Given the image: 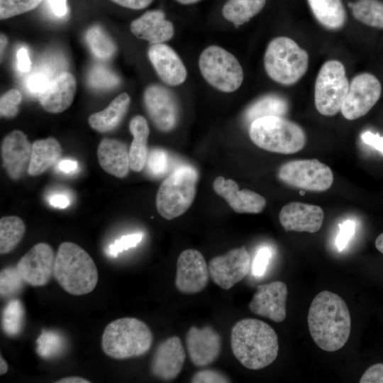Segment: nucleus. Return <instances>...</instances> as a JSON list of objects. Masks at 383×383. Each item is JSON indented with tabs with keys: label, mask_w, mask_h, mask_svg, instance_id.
Returning <instances> with one entry per match:
<instances>
[{
	"label": "nucleus",
	"mask_w": 383,
	"mask_h": 383,
	"mask_svg": "<svg viewBox=\"0 0 383 383\" xmlns=\"http://www.w3.org/2000/svg\"><path fill=\"white\" fill-rule=\"evenodd\" d=\"M339 227L340 231L335 239V245L339 251H342L355 233V223L351 220H348L341 223Z\"/></svg>",
	"instance_id": "49530a36"
},
{
	"label": "nucleus",
	"mask_w": 383,
	"mask_h": 383,
	"mask_svg": "<svg viewBox=\"0 0 383 383\" xmlns=\"http://www.w3.org/2000/svg\"><path fill=\"white\" fill-rule=\"evenodd\" d=\"M97 157L100 166L107 173L118 178L128 174L129 152L123 142L104 138L99 145Z\"/></svg>",
	"instance_id": "393cba45"
},
{
	"label": "nucleus",
	"mask_w": 383,
	"mask_h": 383,
	"mask_svg": "<svg viewBox=\"0 0 383 383\" xmlns=\"http://www.w3.org/2000/svg\"><path fill=\"white\" fill-rule=\"evenodd\" d=\"M309 55L292 39L277 37L268 44L264 65L268 76L283 85L296 83L306 72Z\"/></svg>",
	"instance_id": "423d86ee"
},
{
	"label": "nucleus",
	"mask_w": 383,
	"mask_h": 383,
	"mask_svg": "<svg viewBox=\"0 0 383 383\" xmlns=\"http://www.w3.org/2000/svg\"><path fill=\"white\" fill-rule=\"evenodd\" d=\"M21 101V94L18 89H12L6 91L0 100L1 116L13 118L18 113V105Z\"/></svg>",
	"instance_id": "79ce46f5"
},
{
	"label": "nucleus",
	"mask_w": 383,
	"mask_h": 383,
	"mask_svg": "<svg viewBox=\"0 0 383 383\" xmlns=\"http://www.w3.org/2000/svg\"><path fill=\"white\" fill-rule=\"evenodd\" d=\"M9 369L8 364L5 361V360L2 357V356H0V374H4L7 372Z\"/></svg>",
	"instance_id": "13d9d810"
},
{
	"label": "nucleus",
	"mask_w": 383,
	"mask_h": 383,
	"mask_svg": "<svg viewBox=\"0 0 383 383\" xmlns=\"http://www.w3.org/2000/svg\"><path fill=\"white\" fill-rule=\"evenodd\" d=\"M113 2L133 9H142L150 4L152 0H111Z\"/></svg>",
	"instance_id": "5fc2aeb1"
},
{
	"label": "nucleus",
	"mask_w": 383,
	"mask_h": 383,
	"mask_svg": "<svg viewBox=\"0 0 383 383\" xmlns=\"http://www.w3.org/2000/svg\"><path fill=\"white\" fill-rule=\"evenodd\" d=\"M26 232V226L18 216H4L0 220V252L12 251L21 242Z\"/></svg>",
	"instance_id": "2f4dec72"
},
{
	"label": "nucleus",
	"mask_w": 383,
	"mask_h": 383,
	"mask_svg": "<svg viewBox=\"0 0 383 383\" xmlns=\"http://www.w3.org/2000/svg\"><path fill=\"white\" fill-rule=\"evenodd\" d=\"M323 218L321 207L301 202L284 206L279 214V222L287 231L316 233L321 229Z\"/></svg>",
	"instance_id": "6ab92c4d"
},
{
	"label": "nucleus",
	"mask_w": 383,
	"mask_h": 383,
	"mask_svg": "<svg viewBox=\"0 0 383 383\" xmlns=\"http://www.w3.org/2000/svg\"><path fill=\"white\" fill-rule=\"evenodd\" d=\"M289 109L286 99L277 94L264 96L253 102L246 110L245 118L251 123L255 120L266 116L283 117Z\"/></svg>",
	"instance_id": "c756f323"
},
{
	"label": "nucleus",
	"mask_w": 383,
	"mask_h": 383,
	"mask_svg": "<svg viewBox=\"0 0 383 383\" xmlns=\"http://www.w3.org/2000/svg\"><path fill=\"white\" fill-rule=\"evenodd\" d=\"M146 164L150 174L154 177H162L168 170V155L162 149H152L148 154Z\"/></svg>",
	"instance_id": "ea45409f"
},
{
	"label": "nucleus",
	"mask_w": 383,
	"mask_h": 383,
	"mask_svg": "<svg viewBox=\"0 0 383 383\" xmlns=\"http://www.w3.org/2000/svg\"><path fill=\"white\" fill-rule=\"evenodd\" d=\"M53 275L65 291L77 296L92 292L99 279L93 259L83 248L72 242H64L59 246Z\"/></svg>",
	"instance_id": "7ed1b4c3"
},
{
	"label": "nucleus",
	"mask_w": 383,
	"mask_h": 383,
	"mask_svg": "<svg viewBox=\"0 0 383 383\" xmlns=\"http://www.w3.org/2000/svg\"><path fill=\"white\" fill-rule=\"evenodd\" d=\"M360 383H383V363L371 365L363 373Z\"/></svg>",
	"instance_id": "de8ad7c7"
},
{
	"label": "nucleus",
	"mask_w": 383,
	"mask_h": 383,
	"mask_svg": "<svg viewBox=\"0 0 383 383\" xmlns=\"http://www.w3.org/2000/svg\"><path fill=\"white\" fill-rule=\"evenodd\" d=\"M361 138L365 143L372 146L383 155V137L367 131L362 134Z\"/></svg>",
	"instance_id": "09e8293b"
},
{
	"label": "nucleus",
	"mask_w": 383,
	"mask_h": 383,
	"mask_svg": "<svg viewBox=\"0 0 383 383\" xmlns=\"http://www.w3.org/2000/svg\"><path fill=\"white\" fill-rule=\"evenodd\" d=\"M250 257L245 246L234 248L211 260L209 271L213 282L228 290L249 272Z\"/></svg>",
	"instance_id": "f8f14e48"
},
{
	"label": "nucleus",
	"mask_w": 383,
	"mask_h": 383,
	"mask_svg": "<svg viewBox=\"0 0 383 383\" xmlns=\"http://www.w3.org/2000/svg\"><path fill=\"white\" fill-rule=\"evenodd\" d=\"M88 83L94 89L108 90L118 86L120 79L107 67L97 65L89 72Z\"/></svg>",
	"instance_id": "c9c22d12"
},
{
	"label": "nucleus",
	"mask_w": 383,
	"mask_h": 383,
	"mask_svg": "<svg viewBox=\"0 0 383 383\" xmlns=\"http://www.w3.org/2000/svg\"><path fill=\"white\" fill-rule=\"evenodd\" d=\"M231 344L236 359L246 368L257 370L272 363L278 355V336L267 323L244 318L232 328Z\"/></svg>",
	"instance_id": "f03ea898"
},
{
	"label": "nucleus",
	"mask_w": 383,
	"mask_h": 383,
	"mask_svg": "<svg viewBox=\"0 0 383 383\" xmlns=\"http://www.w3.org/2000/svg\"><path fill=\"white\" fill-rule=\"evenodd\" d=\"M186 359L180 338L170 337L157 347L150 364L152 374L162 380L174 379L181 372Z\"/></svg>",
	"instance_id": "f3484780"
},
{
	"label": "nucleus",
	"mask_w": 383,
	"mask_h": 383,
	"mask_svg": "<svg viewBox=\"0 0 383 383\" xmlns=\"http://www.w3.org/2000/svg\"><path fill=\"white\" fill-rule=\"evenodd\" d=\"M197 179L193 167L184 165L177 168L158 189L156 206L159 213L167 220L183 214L195 198Z\"/></svg>",
	"instance_id": "0eeeda50"
},
{
	"label": "nucleus",
	"mask_w": 383,
	"mask_h": 383,
	"mask_svg": "<svg viewBox=\"0 0 383 383\" xmlns=\"http://www.w3.org/2000/svg\"><path fill=\"white\" fill-rule=\"evenodd\" d=\"M213 188L236 213H258L266 206V200L262 196L248 189L239 190L238 184L232 179L218 176L213 182Z\"/></svg>",
	"instance_id": "412c9836"
},
{
	"label": "nucleus",
	"mask_w": 383,
	"mask_h": 383,
	"mask_svg": "<svg viewBox=\"0 0 383 383\" xmlns=\"http://www.w3.org/2000/svg\"><path fill=\"white\" fill-rule=\"evenodd\" d=\"M317 21L325 28L338 30L346 21V13L341 0H308Z\"/></svg>",
	"instance_id": "c85d7f7f"
},
{
	"label": "nucleus",
	"mask_w": 383,
	"mask_h": 383,
	"mask_svg": "<svg viewBox=\"0 0 383 383\" xmlns=\"http://www.w3.org/2000/svg\"><path fill=\"white\" fill-rule=\"evenodd\" d=\"M309 332L315 343L327 352H335L347 343L351 317L345 301L324 290L312 300L307 316Z\"/></svg>",
	"instance_id": "f257e3e1"
},
{
	"label": "nucleus",
	"mask_w": 383,
	"mask_h": 383,
	"mask_svg": "<svg viewBox=\"0 0 383 383\" xmlns=\"http://www.w3.org/2000/svg\"><path fill=\"white\" fill-rule=\"evenodd\" d=\"M199 67L205 80L223 92L235 91L243 81V68L237 58L217 45L209 46L201 52Z\"/></svg>",
	"instance_id": "6e6552de"
},
{
	"label": "nucleus",
	"mask_w": 383,
	"mask_h": 383,
	"mask_svg": "<svg viewBox=\"0 0 383 383\" xmlns=\"http://www.w3.org/2000/svg\"><path fill=\"white\" fill-rule=\"evenodd\" d=\"M131 99L123 92L116 97L104 110L93 113L89 118L90 126L99 132H107L115 128L127 112Z\"/></svg>",
	"instance_id": "cd10ccee"
},
{
	"label": "nucleus",
	"mask_w": 383,
	"mask_h": 383,
	"mask_svg": "<svg viewBox=\"0 0 383 383\" xmlns=\"http://www.w3.org/2000/svg\"><path fill=\"white\" fill-rule=\"evenodd\" d=\"M209 267L202 254L187 249L179 255L175 286L182 293L193 294L201 292L209 282Z\"/></svg>",
	"instance_id": "ddd939ff"
},
{
	"label": "nucleus",
	"mask_w": 383,
	"mask_h": 383,
	"mask_svg": "<svg viewBox=\"0 0 383 383\" xmlns=\"http://www.w3.org/2000/svg\"><path fill=\"white\" fill-rule=\"evenodd\" d=\"M287 287L282 282L274 281L258 285L249 304V309L257 316L276 323L282 322L287 315Z\"/></svg>",
	"instance_id": "2eb2a0df"
},
{
	"label": "nucleus",
	"mask_w": 383,
	"mask_h": 383,
	"mask_svg": "<svg viewBox=\"0 0 383 383\" xmlns=\"http://www.w3.org/2000/svg\"><path fill=\"white\" fill-rule=\"evenodd\" d=\"M354 17L361 23L383 29V2L379 0H357L349 4Z\"/></svg>",
	"instance_id": "473e14b6"
},
{
	"label": "nucleus",
	"mask_w": 383,
	"mask_h": 383,
	"mask_svg": "<svg viewBox=\"0 0 383 383\" xmlns=\"http://www.w3.org/2000/svg\"><path fill=\"white\" fill-rule=\"evenodd\" d=\"M143 237L142 233L123 235L106 247V254L110 257H116L120 252L135 247L142 240Z\"/></svg>",
	"instance_id": "a19ab883"
},
{
	"label": "nucleus",
	"mask_w": 383,
	"mask_h": 383,
	"mask_svg": "<svg viewBox=\"0 0 383 383\" xmlns=\"http://www.w3.org/2000/svg\"><path fill=\"white\" fill-rule=\"evenodd\" d=\"M7 43H8V40H7V38L6 37L3 35V34H1V55H2V52L6 47V45H7Z\"/></svg>",
	"instance_id": "bf43d9fd"
},
{
	"label": "nucleus",
	"mask_w": 383,
	"mask_h": 383,
	"mask_svg": "<svg viewBox=\"0 0 383 383\" xmlns=\"http://www.w3.org/2000/svg\"><path fill=\"white\" fill-rule=\"evenodd\" d=\"M62 155V148L54 138L35 140L32 145V153L28 169V174L38 176L57 163Z\"/></svg>",
	"instance_id": "a878e982"
},
{
	"label": "nucleus",
	"mask_w": 383,
	"mask_h": 383,
	"mask_svg": "<svg viewBox=\"0 0 383 383\" xmlns=\"http://www.w3.org/2000/svg\"><path fill=\"white\" fill-rule=\"evenodd\" d=\"M56 383H89L90 381L80 377H67L55 382Z\"/></svg>",
	"instance_id": "6e6d98bb"
},
{
	"label": "nucleus",
	"mask_w": 383,
	"mask_h": 383,
	"mask_svg": "<svg viewBox=\"0 0 383 383\" xmlns=\"http://www.w3.org/2000/svg\"><path fill=\"white\" fill-rule=\"evenodd\" d=\"M50 205L57 209H65L70 205V199L64 194H55L48 199Z\"/></svg>",
	"instance_id": "864d4df0"
},
{
	"label": "nucleus",
	"mask_w": 383,
	"mask_h": 383,
	"mask_svg": "<svg viewBox=\"0 0 383 383\" xmlns=\"http://www.w3.org/2000/svg\"><path fill=\"white\" fill-rule=\"evenodd\" d=\"M57 169L64 174H75L79 169V165L76 160L72 159H63L58 161Z\"/></svg>",
	"instance_id": "603ef678"
},
{
	"label": "nucleus",
	"mask_w": 383,
	"mask_h": 383,
	"mask_svg": "<svg viewBox=\"0 0 383 383\" xmlns=\"http://www.w3.org/2000/svg\"><path fill=\"white\" fill-rule=\"evenodd\" d=\"M55 257L52 248L40 243L31 248L16 267L25 282L33 287L45 285L54 273Z\"/></svg>",
	"instance_id": "4468645a"
},
{
	"label": "nucleus",
	"mask_w": 383,
	"mask_h": 383,
	"mask_svg": "<svg viewBox=\"0 0 383 383\" xmlns=\"http://www.w3.org/2000/svg\"><path fill=\"white\" fill-rule=\"evenodd\" d=\"M52 13L57 17L61 18L67 13L66 0H47Z\"/></svg>",
	"instance_id": "3c124183"
},
{
	"label": "nucleus",
	"mask_w": 383,
	"mask_h": 383,
	"mask_svg": "<svg viewBox=\"0 0 383 383\" xmlns=\"http://www.w3.org/2000/svg\"><path fill=\"white\" fill-rule=\"evenodd\" d=\"M36 344L38 354L43 358H50L59 354L63 347V340L58 333L43 330Z\"/></svg>",
	"instance_id": "e433bc0d"
},
{
	"label": "nucleus",
	"mask_w": 383,
	"mask_h": 383,
	"mask_svg": "<svg viewBox=\"0 0 383 383\" xmlns=\"http://www.w3.org/2000/svg\"><path fill=\"white\" fill-rule=\"evenodd\" d=\"M265 2L266 0H229L224 5L222 13L228 21L239 26L257 14Z\"/></svg>",
	"instance_id": "7c9ffc66"
},
{
	"label": "nucleus",
	"mask_w": 383,
	"mask_h": 383,
	"mask_svg": "<svg viewBox=\"0 0 383 383\" xmlns=\"http://www.w3.org/2000/svg\"><path fill=\"white\" fill-rule=\"evenodd\" d=\"M26 283L19 273L17 267H8L0 273V292L2 297L9 296L18 293Z\"/></svg>",
	"instance_id": "4c0bfd02"
},
{
	"label": "nucleus",
	"mask_w": 383,
	"mask_h": 383,
	"mask_svg": "<svg viewBox=\"0 0 383 383\" xmlns=\"http://www.w3.org/2000/svg\"><path fill=\"white\" fill-rule=\"evenodd\" d=\"M86 39L92 53L100 59H109L116 52V47L113 40L98 26H92L87 30Z\"/></svg>",
	"instance_id": "72a5a7b5"
},
{
	"label": "nucleus",
	"mask_w": 383,
	"mask_h": 383,
	"mask_svg": "<svg viewBox=\"0 0 383 383\" xmlns=\"http://www.w3.org/2000/svg\"><path fill=\"white\" fill-rule=\"evenodd\" d=\"M144 103L150 119L158 130L168 132L175 127L178 108L170 90L160 85H150L145 91Z\"/></svg>",
	"instance_id": "dca6fc26"
},
{
	"label": "nucleus",
	"mask_w": 383,
	"mask_h": 383,
	"mask_svg": "<svg viewBox=\"0 0 383 383\" xmlns=\"http://www.w3.org/2000/svg\"><path fill=\"white\" fill-rule=\"evenodd\" d=\"M193 383L229 382V379L223 373L214 370H203L197 372L192 377Z\"/></svg>",
	"instance_id": "a18cd8bd"
},
{
	"label": "nucleus",
	"mask_w": 383,
	"mask_h": 383,
	"mask_svg": "<svg viewBox=\"0 0 383 383\" xmlns=\"http://www.w3.org/2000/svg\"><path fill=\"white\" fill-rule=\"evenodd\" d=\"M374 244L376 248L383 254V233L378 235Z\"/></svg>",
	"instance_id": "4d7b16f0"
},
{
	"label": "nucleus",
	"mask_w": 383,
	"mask_h": 383,
	"mask_svg": "<svg viewBox=\"0 0 383 383\" xmlns=\"http://www.w3.org/2000/svg\"><path fill=\"white\" fill-rule=\"evenodd\" d=\"M51 81L46 72H38L27 79L26 86L30 93L40 97L46 91Z\"/></svg>",
	"instance_id": "37998d69"
},
{
	"label": "nucleus",
	"mask_w": 383,
	"mask_h": 383,
	"mask_svg": "<svg viewBox=\"0 0 383 383\" xmlns=\"http://www.w3.org/2000/svg\"><path fill=\"white\" fill-rule=\"evenodd\" d=\"M24 309L18 299L10 301L5 306L2 313V328L9 336L18 335L22 328Z\"/></svg>",
	"instance_id": "f704fd0d"
},
{
	"label": "nucleus",
	"mask_w": 383,
	"mask_h": 383,
	"mask_svg": "<svg viewBox=\"0 0 383 383\" xmlns=\"http://www.w3.org/2000/svg\"><path fill=\"white\" fill-rule=\"evenodd\" d=\"M17 67L22 72H27L30 70L31 62L26 48H21L16 53Z\"/></svg>",
	"instance_id": "8fccbe9b"
},
{
	"label": "nucleus",
	"mask_w": 383,
	"mask_h": 383,
	"mask_svg": "<svg viewBox=\"0 0 383 383\" xmlns=\"http://www.w3.org/2000/svg\"><path fill=\"white\" fill-rule=\"evenodd\" d=\"M344 65L331 60L321 67L315 83V105L322 115L332 116L340 111L349 89Z\"/></svg>",
	"instance_id": "1a4fd4ad"
},
{
	"label": "nucleus",
	"mask_w": 383,
	"mask_h": 383,
	"mask_svg": "<svg viewBox=\"0 0 383 383\" xmlns=\"http://www.w3.org/2000/svg\"><path fill=\"white\" fill-rule=\"evenodd\" d=\"M153 335L143 321L133 317L116 319L105 328L101 347L106 355L118 360L136 357L151 348Z\"/></svg>",
	"instance_id": "20e7f679"
},
{
	"label": "nucleus",
	"mask_w": 383,
	"mask_h": 383,
	"mask_svg": "<svg viewBox=\"0 0 383 383\" xmlns=\"http://www.w3.org/2000/svg\"><path fill=\"white\" fill-rule=\"evenodd\" d=\"M186 345L189 358L197 367L214 362L221 350V338L211 326H192L186 335Z\"/></svg>",
	"instance_id": "a211bd4d"
},
{
	"label": "nucleus",
	"mask_w": 383,
	"mask_h": 383,
	"mask_svg": "<svg viewBox=\"0 0 383 383\" xmlns=\"http://www.w3.org/2000/svg\"><path fill=\"white\" fill-rule=\"evenodd\" d=\"M42 0H0V18H9L34 9Z\"/></svg>",
	"instance_id": "58836bf2"
},
{
	"label": "nucleus",
	"mask_w": 383,
	"mask_h": 383,
	"mask_svg": "<svg viewBox=\"0 0 383 383\" xmlns=\"http://www.w3.org/2000/svg\"><path fill=\"white\" fill-rule=\"evenodd\" d=\"M130 28L132 33L137 38L152 44L167 41L174 35L172 23L165 19L162 11L158 10L145 13L134 20Z\"/></svg>",
	"instance_id": "b1692460"
},
{
	"label": "nucleus",
	"mask_w": 383,
	"mask_h": 383,
	"mask_svg": "<svg viewBox=\"0 0 383 383\" xmlns=\"http://www.w3.org/2000/svg\"><path fill=\"white\" fill-rule=\"evenodd\" d=\"M1 157L8 175L19 179L28 170L32 153V145L26 135L16 130L9 133L1 144Z\"/></svg>",
	"instance_id": "aec40b11"
},
{
	"label": "nucleus",
	"mask_w": 383,
	"mask_h": 383,
	"mask_svg": "<svg viewBox=\"0 0 383 383\" xmlns=\"http://www.w3.org/2000/svg\"><path fill=\"white\" fill-rule=\"evenodd\" d=\"M76 92V81L72 74L63 72L52 79L39 97L43 108L49 113H58L72 104Z\"/></svg>",
	"instance_id": "5701e85b"
},
{
	"label": "nucleus",
	"mask_w": 383,
	"mask_h": 383,
	"mask_svg": "<svg viewBox=\"0 0 383 383\" xmlns=\"http://www.w3.org/2000/svg\"><path fill=\"white\" fill-rule=\"evenodd\" d=\"M277 176L289 187L311 192L326 191L333 182L331 168L317 159L289 161L279 168Z\"/></svg>",
	"instance_id": "9d476101"
},
{
	"label": "nucleus",
	"mask_w": 383,
	"mask_h": 383,
	"mask_svg": "<svg viewBox=\"0 0 383 383\" xmlns=\"http://www.w3.org/2000/svg\"><path fill=\"white\" fill-rule=\"evenodd\" d=\"M272 251L267 247H261L256 252L252 262V273L256 277L262 276L269 265Z\"/></svg>",
	"instance_id": "c03bdc74"
},
{
	"label": "nucleus",
	"mask_w": 383,
	"mask_h": 383,
	"mask_svg": "<svg viewBox=\"0 0 383 383\" xmlns=\"http://www.w3.org/2000/svg\"><path fill=\"white\" fill-rule=\"evenodd\" d=\"M179 2L182 3V4H193V3H195L199 0H177Z\"/></svg>",
	"instance_id": "052dcab7"
},
{
	"label": "nucleus",
	"mask_w": 383,
	"mask_h": 383,
	"mask_svg": "<svg viewBox=\"0 0 383 383\" xmlns=\"http://www.w3.org/2000/svg\"><path fill=\"white\" fill-rule=\"evenodd\" d=\"M129 129L133 137L128 151L130 167L135 172H140L146 164L150 129L142 116H135L131 119Z\"/></svg>",
	"instance_id": "bb28decb"
},
{
	"label": "nucleus",
	"mask_w": 383,
	"mask_h": 383,
	"mask_svg": "<svg viewBox=\"0 0 383 383\" xmlns=\"http://www.w3.org/2000/svg\"><path fill=\"white\" fill-rule=\"evenodd\" d=\"M249 135L259 148L281 154L297 152L306 142V133L300 126L279 116L255 120L250 123Z\"/></svg>",
	"instance_id": "39448f33"
},
{
	"label": "nucleus",
	"mask_w": 383,
	"mask_h": 383,
	"mask_svg": "<svg viewBox=\"0 0 383 383\" xmlns=\"http://www.w3.org/2000/svg\"><path fill=\"white\" fill-rule=\"evenodd\" d=\"M148 57L162 81L171 86L182 84L187 70L177 52L164 43L153 44L148 50Z\"/></svg>",
	"instance_id": "4be33fe9"
},
{
	"label": "nucleus",
	"mask_w": 383,
	"mask_h": 383,
	"mask_svg": "<svg viewBox=\"0 0 383 383\" xmlns=\"http://www.w3.org/2000/svg\"><path fill=\"white\" fill-rule=\"evenodd\" d=\"M382 85L372 74L363 72L356 75L349 84L348 94L340 111L348 120L365 116L380 98Z\"/></svg>",
	"instance_id": "9b49d317"
}]
</instances>
